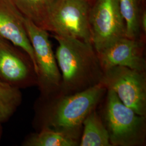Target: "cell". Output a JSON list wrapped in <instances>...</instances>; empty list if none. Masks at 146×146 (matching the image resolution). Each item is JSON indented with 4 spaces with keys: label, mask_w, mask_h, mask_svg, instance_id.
<instances>
[{
    "label": "cell",
    "mask_w": 146,
    "mask_h": 146,
    "mask_svg": "<svg viewBox=\"0 0 146 146\" xmlns=\"http://www.w3.org/2000/svg\"><path fill=\"white\" fill-rule=\"evenodd\" d=\"M78 146H111L108 131L95 110L84 120Z\"/></svg>",
    "instance_id": "11"
},
{
    "label": "cell",
    "mask_w": 146,
    "mask_h": 146,
    "mask_svg": "<svg viewBox=\"0 0 146 146\" xmlns=\"http://www.w3.org/2000/svg\"><path fill=\"white\" fill-rule=\"evenodd\" d=\"M24 19L12 0H0V37L26 53L37 76L38 68Z\"/></svg>",
    "instance_id": "9"
},
{
    "label": "cell",
    "mask_w": 146,
    "mask_h": 146,
    "mask_svg": "<svg viewBox=\"0 0 146 146\" xmlns=\"http://www.w3.org/2000/svg\"><path fill=\"white\" fill-rule=\"evenodd\" d=\"M140 27L142 36L145 40L146 34V2L143 3L141 9L140 16Z\"/></svg>",
    "instance_id": "16"
},
{
    "label": "cell",
    "mask_w": 146,
    "mask_h": 146,
    "mask_svg": "<svg viewBox=\"0 0 146 146\" xmlns=\"http://www.w3.org/2000/svg\"><path fill=\"white\" fill-rule=\"evenodd\" d=\"M55 0H12L23 16L46 30L50 8Z\"/></svg>",
    "instance_id": "12"
},
{
    "label": "cell",
    "mask_w": 146,
    "mask_h": 146,
    "mask_svg": "<svg viewBox=\"0 0 146 146\" xmlns=\"http://www.w3.org/2000/svg\"><path fill=\"white\" fill-rule=\"evenodd\" d=\"M145 41L127 37L120 38L98 54L103 70L121 66L146 72Z\"/></svg>",
    "instance_id": "8"
},
{
    "label": "cell",
    "mask_w": 146,
    "mask_h": 146,
    "mask_svg": "<svg viewBox=\"0 0 146 146\" xmlns=\"http://www.w3.org/2000/svg\"><path fill=\"white\" fill-rule=\"evenodd\" d=\"M89 24L92 44L98 54L118 39L126 37L125 22L119 0H92Z\"/></svg>",
    "instance_id": "6"
},
{
    "label": "cell",
    "mask_w": 146,
    "mask_h": 146,
    "mask_svg": "<svg viewBox=\"0 0 146 146\" xmlns=\"http://www.w3.org/2000/svg\"><path fill=\"white\" fill-rule=\"evenodd\" d=\"M100 83L107 89L113 90L127 107L146 116V72L112 67L104 70Z\"/></svg>",
    "instance_id": "5"
},
{
    "label": "cell",
    "mask_w": 146,
    "mask_h": 146,
    "mask_svg": "<svg viewBox=\"0 0 146 146\" xmlns=\"http://www.w3.org/2000/svg\"><path fill=\"white\" fill-rule=\"evenodd\" d=\"M30 68L7 41L0 37V78L7 83H21L30 77Z\"/></svg>",
    "instance_id": "10"
},
{
    "label": "cell",
    "mask_w": 146,
    "mask_h": 146,
    "mask_svg": "<svg viewBox=\"0 0 146 146\" xmlns=\"http://www.w3.org/2000/svg\"><path fill=\"white\" fill-rule=\"evenodd\" d=\"M92 2L55 0L49 11L46 31L54 35L74 38L92 44L89 24Z\"/></svg>",
    "instance_id": "4"
},
{
    "label": "cell",
    "mask_w": 146,
    "mask_h": 146,
    "mask_svg": "<svg viewBox=\"0 0 146 146\" xmlns=\"http://www.w3.org/2000/svg\"><path fill=\"white\" fill-rule=\"evenodd\" d=\"M0 132H1V131H0ZM0 135H1V133H0Z\"/></svg>",
    "instance_id": "17"
},
{
    "label": "cell",
    "mask_w": 146,
    "mask_h": 146,
    "mask_svg": "<svg viewBox=\"0 0 146 146\" xmlns=\"http://www.w3.org/2000/svg\"><path fill=\"white\" fill-rule=\"evenodd\" d=\"M79 142L62 133L43 128L39 133L31 135L25 145L29 146H76Z\"/></svg>",
    "instance_id": "15"
},
{
    "label": "cell",
    "mask_w": 146,
    "mask_h": 146,
    "mask_svg": "<svg viewBox=\"0 0 146 146\" xmlns=\"http://www.w3.org/2000/svg\"><path fill=\"white\" fill-rule=\"evenodd\" d=\"M107 89L101 84L73 94L58 96L46 117L48 128L80 141L84 120L95 110Z\"/></svg>",
    "instance_id": "2"
},
{
    "label": "cell",
    "mask_w": 146,
    "mask_h": 146,
    "mask_svg": "<svg viewBox=\"0 0 146 146\" xmlns=\"http://www.w3.org/2000/svg\"><path fill=\"white\" fill-rule=\"evenodd\" d=\"M24 24L34 52L40 83L48 92H58L61 75L48 31L26 17Z\"/></svg>",
    "instance_id": "7"
},
{
    "label": "cell",
    "mask_w": 146,
    "mask_h": 146,
    "mask_svg": "<svg viewBox=\"0 0 146 146\" xmlns=\"http://www.w3.org/2000/svg\"><path fill=\"white\" fill-rule=\"evenodd\" d=\"M121 15L125 22L126 37L142 40L140 27L141 9L146 0H119Z\"/></svg>",
    "instance_id": "13"
},
{
    "label": "cell",
    "mask_w": 146,
    "mask_h": 146,
    "mask_svg": "<svg viewBox=\"0 0 146 146\" xmlns=\"http://www.w3.org/2000/svg\"><path fill=\"white\" fill-rule=\"evenodd\" d=\"M61 75L58 96L74 94L100 83L104 70L93 46L78 39L54 35Z\"/></svg>",
    "instance_id": "1"
},
{
    "label": "cell",
    "mask_w": 146,
    "mask_h": 146,
    "mask_svg": "<svg viewBox=\"0 0 146 146\" xmlns=\"http://www.w3.org/2000/svg\"><path fill=\"white\" fill-rule=\"evenodd\" d=\"M21 101L22 94L17 87L0 80V123L13 114Z\"/></svg>",
    "instance_id": "14"
},
{
    "label": "cell",
    "mask_w": 146,
    "mask_h": 146,
    "mask_svg": "<svg viewBox=\"0 0 146 146\" xmlns=\"http://www.w3.org/2000/svg\"><path fill=\"white\" fill-rule=\"evenodd\" d=\"M111 146H141L146 143V116L123 104L107 89L102 118Z\"/></svg>",
    "instance_id": "3"
}]
</instances>
